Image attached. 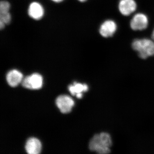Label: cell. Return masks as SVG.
I'll list each match as a JSON object with an SVG mask.
<instances>
[{"instance_id": "cell-1", "label": "cell", "mask_w": 154, "mask_h": 154, "mask_svg": "<svg viewBox=\"0 0 154 154\" xmlns=\"http://www.w3.org/2000/svg\"><path fill=\"white\" fill-rule=\"evenodd\" d=\"M112 139L109 134L102 132L95 135L89 143V148L92 151L100 154L110 153Z\"/></svg>"}, {"instance_id": "cell-2", "label": "cell", "mask_w": 154, "mask_h": 154, "mask_svg": "<svg viewBox=\"0 0 154 154\" xmlns=\"http://www.w3.org/2000/svg\"><path fill=\"white\" fill-rule=\"evenodd\" d=\"M133 49L137 51L141 58L145 59L154 55V42L147 38L135 39L132 43Z\"/></svg>"}, {"instance_id": "cell-3", "label": "cell", "mask_w": 154, "mask_h": 154, "mask_svg": "<svg viewBox=\"0 0 154 154\" xmlns=\"http://www.w3.org/2000/svg\"><path fill=\"white\" fill-rule=\"evenodd\" d=\"M42 77L38 73H34L25 77L22 82V85L23 87L33 90L40 89L42 86Z\"/></svg>"}, {"instance_id": "cell-4", "label": "cell", "mask_w": 154, "mask_h": 154, "mask_svg": "<svg viewBox=\"0 0 154 154\" xmlns=\"http://www.w3.org/2000/svg\"><path fill=\"white\" fill-rule=\"evenodd\" d=\"M56 104L61 112L63 113H69L74 105V102L69 96L66 95L59 96L56 100Z\"/></svg>"}, {"instance_id": "cell-5", "label": "cell", "mask_w": 154, "mask_h": 154, "mask_svg": "<svg viewBox=\"0 0 154 154\" xmlns=\"http://www.w3.org/2000/svg\"><path fill=\"white\" fill-rule=\"evenodd\" d=\"M148 25V19L145 14H136L130 22L131 28L134 30H144Z\"/></svg>"}, {"instance_id": "cell-6", "label": "cell", "mask_w": 154, "mask_h": 154, "mask_svg": "<svg viewBox=\"0 0 154 154\" xmlns=\"http://www.w3.org/2000/svg\"><path fill=\"white\" fill-rule=\"evenodd\" d=\"M117 29L116 23L112 20H108L105 21L101 25L99 29L100 34L105 38L113 36Z\"/></svg>"}, {"instance_id": "cell-7", "label": "cell", "mask_w": 154, "mask_h": 154, "mask_svg": "<svg viewBox=\"0 0 154 154\" xmlns=\"http://www.w3.org/2000/svg\"><path fill=\"white\" fill-rule=\"evenodd\" d=\"M136 8V3L134 0H120L119 4V11L124 16H129L134 13Z\"/></svg>"}, {"instance_id": "cell-8", "label": "cell", "mask_w": 154, "mask_h": 154, "mask_svg": "<svg viewBox=\"0 0 154 154\" xmlns=\"http://www.w3.org/2000/svg\"><path fill=\"white\" fill-rule=\"evenodd\" d=\"M25 149L28 154H39L41 149V143L36 138H30L26 142Z\"/></svg>"}, {"instance_id": "cell-9", "label": "cell", "mask_w": 154, "mask_h": 154, "mask_svg": "<svg viewBox=\"0 0 154 154\" xmlns=\"http://www.w3.org/2000/svg\"><path fill=\"white\" fill-rule=\"evenodd\" d=\"M28 14L35 20H39L43 17L44 11L43 7L39 3L34 2L30 4L28 8Z\"/></svg>"}, {"instance_id": "cell-10", "label": "cell", "mask_w": 154, "mask_h": 154, "mask_svg": "<svg viewBox=\"0 0 154 154\" xmlns=\"http://www.w3.org/2000/svg\"><path fill=\"white\" fill-rule=\"evenodd\" d=\"M23 75L20 72L16 69L12 70L7 75V81L10 86L15 87L18 85L22 81Z\"/></svg>"}, {"instance_id": "cell-11", "label": "cell", "mask_w": 154, "mask_h": 154, "mask_svg": "<svg viewBox=\"0 0 154 154\" xmlns=\"http://www.w3.org/2000/svg\"><path fill=\"white\" fill-rule=\"evenodd\" d=\"M88 86L86 84L82 85L76 82H74L73 85L69 86V91L73 96L78 94H82V92L88 91Z\"/></svg>"}, {"instance_id": "cell-12", "label": "cell", "mask_w": 154, "mask_h": 154, "mask_svg": "<svg viewBox=\"0 0 154 154\" xmlns=\"http://www.w3.org/2000/svg\"><path fill=\"white\" fill-rule=\"evenodd\" d=\"M11 5L8 2L5 1H2L0 3V13L9 12Z\"/></svg>"}, {"instance_id": "cell-13", "label": "cell", "mask_w": 154, "mask_h": 154, "mask_svg": "<svg viewBox=\"0 0 154 154\" xmlns=\"http://www.w3.org/2000/svg\"><path fill=\"white\" fill-rule=\"evenodd\" d=\"M52 1H53V2H55L59 3L62 2L63 0H52Z\"/></svg>"}, {"instance_id": "cell-14", "label": "cell", "mask_w": 154, "mask_h": 154, "mask_svg": "<svg viewBox=\"0 0 154 154\" xmlns=\"http://www.w3.org/2000/svg\"><path fill=\"white\" fill-rule=\"evenodd\" d=\"M152 37L153 40L154 41V29L152 33Z\"/></svg>"}, {"instance_id": "cell-15", "label": "cell", "mask_w": 154, "mask_h": 154, "mask_svg": "<svg viewBox=\"0 0 154 154\" xmlns=\"http://www.w3.org/2000/svg\"><path fill=\"white\" fill-rule=\"evenodd\" d=\"M79 1L81 2H86L87 0H79Z\"/></svg>"}]
</instances>
